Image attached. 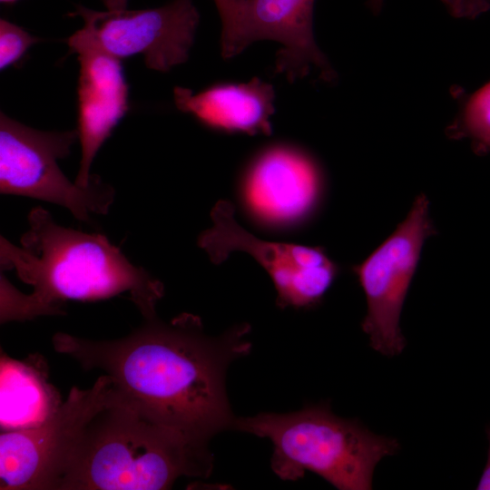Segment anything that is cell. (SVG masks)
Here are the masks:
<instances>
[{
    "mask_svg": "<svg viewBox=\"0 0 490 490\" xmlns=\"http://www.w3.org/2000/svg\"><path fill=\"white\" fill-rule=\"evenodd\" d=\"M250 331L242 323L210 336L200 317L181 313L169 322L144 318L128 336L113 340L56 333L53 345L84 369L103 370L117 394L153 421L209 443L232 429L236 416L226 373L230 363L250 354Z\"/></svg>",
    "mask_w": 490,
    "mask_h": 490,
    "instance_id": "6da1fadb",
    "label": "cell"
},
{
    "mask_svg": "<svg viewBox=\"0 0 490 490\" xmlns=\"http://www.w3.org/2000/svg\"><path fill=\"white\" fill-rule=\"evenodd\" d=\"M29 229L15 246L0 239L3 270H15L32 286L24 294L1 273V322L64 313L68 300H97L128 292L144 318L156 316L162 283L134 266L100 233H86L57 224L49 211L34 208Z\"/></svg>",
    "mask_w": 490,
    "mask_h": 490,
    "instance_id": "7a4b0ae2",
    "label": "cell"
},
{
    "mask_svg": "<svg viewBox=\"0 0 490 490\" xmlns=\"http://www.w3.org/2000/svg\"><path fill=\"white\" fill-rule=\"evenodd\" d=\"M208 445L153 421L113 387L84 427L58 490H162L181 476L207 478Z\"/></svg>",
    "mask_w": 490,
    "mask_h": 490,
    "instance_id": "3957f363",
    "label": "cell"
},
{
    "mask_svg": "<svg viewBox=\"0 0 490 490\" xmlns=\"http://www.w3.org/2000/svg\"><path fill=\"white\" fill-rule=\"evenodd\" d=\"M232 429L271 442V468L280 479L296 481L309 471L339 490L371 489L376 466L399 450L397 439L336 416L328 403L236 416Z\"/></svg>",
    "mask_w": 490,
    "mask_h": 490,
    "instance_id": "277c9868",
    "label": "cell"
},
{
    "mask_svg": "<svg viewBox=\"0 0 490 490\" xmlns=\"http://www.w3.org/2000/svg\"><path fill=\"white\" fill-rule=\"evenodd\" d=\"M77 130L45 132L0 114V191L30 197L69 210L78 220L108 213L114 189L93 175L82 187L62 172L58 161L69 155Z\"/></svg>",
    "mask_w": 490,
    "mask_h": 490,
    "instance_id": "5b68a950",
    "label": "cell"
},
{
    "mask_svg": "<svg viewBox=\"0 0 490 490\" xmlns=\"http://www.w3.org/2000/svg\"><path fill=\"white\" fill-rule=\"evenodd\" d=\"M113 397L109 376L87 389L74 387L52 418L40 426L0 435L1 490H58L89 421Z\"/></svg>",
    "mask_w": 490,
    "mask_h": 490,
    "instance_id": "8992f818",
    "label": "cell"
},
{
    "mask_svg": "<svg viewBox=\"0 0 490 490\" xmlns=\"http://www.w3.org/2000/svg\"><path fill=\"white\" fill-rule=\"evenodd\" d=\"M428 200L420 194L407 218L366 260L354 267L367 299L361 324L373 349L387 357L406 347L400 314L422 246L435 229L428 215Z\"/></svg>",
    "mask_w": 490,
    "mask_h": 490,
    "instance_id": "52a82bcc",
    "label": "cell"
},
{
    "mask_svg": "<svg viewBox=\"0 0 490 490\" xmlns=\"http://www.w3.org/2000/svg\"><path fill=\"white\" fill-rule=\"evenodd\" d=\"M211 218L212 225L200 235L199 246L215 264L234 251L250 255L270 275L279 307L315 306L332 285L338 269L321 248L261 240L239 224L227 201L215 204Z\"/></svg>",
    "mask_w": 490,
    "mask_h": 490,
    "instance_id": "ba28073f",
    "label": "cell"
},
{
    "mask_svg": "<svg viewBox=\"0 0 490 490\" xmlns=\"http://www.w3.org/2000/svg\"><path fill=\"white\" fill-rule=\"evenodd\" d=\"M83 28L110 54H142L149 69L168 72L185 63L200 22L192 0H172L154 8L96 11L77 5Z\"/></svg>",
    "mask_w": 490,
    "mask_h": 490,
    "instance_id": "9c48e42d",
    "label": "cell"
},
{
    "mask_svg": "<svg viewBox=\"0 0 490 490\" xmlns=\"http://www.w3.org/2000/svg\"><path fill=\"white\" fill-rule=\"evenodd\" d=\"M315 0H240L234 22L220 35L224 59L240 54L256 41L280 44L275 72L290 82L308 75L310 69L330 81L333 70L318 47L313 34Z\"/></svg>",
    "mask_w": 490,
    "mask_h": 490,
    "instance_id": "30bf717a",
    "label": "cell"
},
{
    "mask_svg": "<svg viewBox=\"0 0 490 490\" xmlns=\"http://www.w3.org/2000/svg\"><path fill=\"white\" fill-rule=\"evenodd\" d=\"M67 44L80 63L76 130L82 155L74 181L86 187L97 152L128 111V85L121 59L101 48L83 27Z\"/></svg>",
    "mask_w": 490,
    "mask_h": 490,
    "instance_id": "8fae6325",
    "label": "cell"
},
{
    "mask_svg": "<svg viewBox=\"0 0 490 490\" xmlns=\"http://www.w3.org/2000/svg\"><path fill=\"white\" fill-rule=\"evenodd\" d=\"M321 172L304 151L286 143L270 145L249 164L242 184L245 203L258 220L288 225L307 216L320 190Z\"/></svg>",
    "mask_w": 490,
    "mask_h": 490,
    "instance_id": "7c38bea8",
    "label": "cell"
},
{
    "mask_svg": "<svg viewBox=\"0 0 490 490\" xmlns=\"http://www.w3.org/2000/svg\"><path fill=\"white\" fill-rule=\"evenodd\" d=\"M275 97L273 85L258 77L247 83H215L198 93L181 86L173 90L177 109L202 125L249 135L271 133Z\"/></svg>",
    "mask_w": 490,
    "mask_h": 490,
    "instance_id": "4fadbf2b",
    "label": "cell"
},
{
    "mask_svg": "<svg viewBox=\"0 0 490 490\" xmlns=\"http://www.w3.org/2000/svg\"><path fill=\"white\" fill-rule=\"evenodd\" d=\"M63 404L48 380V370L41 356L24 360L1 351L0 428L2 432L26 430L44 424Z\"/></svg>",
    "mask_w": 490,
    "mask_h": 490,
    "instance_id": "5bb4252c",
    "label": "cell"
},
{
    "mask_svg": "<svg viewBox=\"0 0 490 490\" xmlns=\"http://www.w3.org/2000/svg\"><path fill=\"white\" fill-rule=\"evenodd\" d=\"M461 122L468 135L490 147V82L467 100Z\"/></svg>",
    "mask_w": 490,
    "mask_h": 490,
    "instance_id": "9a60e30c",
    "label": "cell"
},
{
    "mask_svg": "<svg viewBox=\"0 0 490 490\" xmlns=\"http://www.w3.org/2000/svg\"><path fill=\"white\" fill-rule=\"evenodd\" d=\"M39 39L20 26L0 20V68L5 69L17 62L27 49Z\"/></svg>",
    "mask_w": 490,
    "mask_h": 490,
    "instance_id": "2e32d148",
    "label": "cell"
},
{
    "mask_svg": "<svg viewBox=\"0 0 490 490\" xmlns=\"http://www.w3.org/2000/svg\"><path fill=\"white\" fill-rule=\"evenodd\" d=\"M456 18L473 19L490 9V0H441Z\"/></svg>",
    "mask_w": 490,
    "mask_h": 490,
    "instance_id": "e0dca14e",
    "label": "cell"
},
{
    "mask_svg": "<svg viewBox=\"0 0 490 490\" xmlns=\"http://www.w3.org/2000/svg\"><path fill=\"white\" fill-rule=\"evenodd\" d=\"M221 21V32L227 31L232 24L240 0H213Z\"/></svg>",
    "mask_w": 490,
    "mask_h": 490,
    "instance_id": "ac0fdd59",
    "label": "cell"
},
{
    "mask_svg": "<svg viewBox=\"0 0 490 490\" xmlns=\"http://www.w3.org/2000/svg\"><path fill=\"white\" fill-rule=\"evenodd\" d=\"M486 435L489 442L487 460L476 486L478 490H490V424L486 426Z\"/></svg>",
    "mask_w": 490,
    "mask_h": 490,
    "instance_id": "d6986e66",
    "label": "cell"
},
{
    "mask_svg": "<svg viewBox=\"0 0 490 490\" xmlns=\"http://www.w3.org/2000/svg\"><path fill=\"white\" fill-rule=\"evenodd\" d=\"M108 10H122L127 8V0H103Z\"/></svg>",
    "mask_w": 490,
    "mask_h": 490,
    "instance_id": "ffe728a7",
    "label": "cell"
},
{
    "mask_svg": "<svg viewBox=\"0 0 490 490\" xmlns=\"http://www.w3.org/2000/svg\"><path fill=\"white\" fill-rule=\"evenodd\" d=\"M384 0H368V5L375 14H378L382 8Z\"/></svg>",
    "mask_w": 490,
    "mask_h": 490,
    "instance_id": "44dd1931",
    "label": "cell"
},
{
    "mask_svg": "<svg viewBox=\"0 0 490 490\" xmlns=\"http://www.w3.org/2000/svg\"><path fill=\"white\" fill-rule=\"evenodd\" d=\"M3 4H13L18 0H0Z\"/></svg>",
    "mask_w": 490,
    "mask_h": 490,
    "instance_id": "7402d4cb",
    "label": "cell"
}]
</instances>
